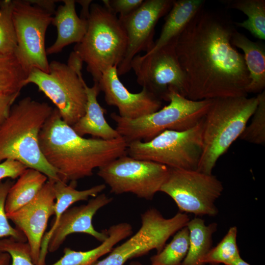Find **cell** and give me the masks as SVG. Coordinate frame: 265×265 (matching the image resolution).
<instances>
[{
	"label": "cell",
	"instance_id": "obj_1",
	"mask_svg": "<svg viewBox=\"0 0 265 265\" xmlns=\"http://www.w3.org/2000/svg\"><path fill=\"white\" fill-rule=\"evenodd\" d=\"M227 13L202 7L177 38L186 98L193 101L247 96L249 72L231 43L235 25Z\"/></svg>",
	"mask_w": 265,
	"mask_h": 265
},
{
	"label": "cell",
	"instance_id": "obj_2",
	"mask_svg": "<svg viewBox=\"0 0 265 265\" xmlns=\"http://www.w3.org/2000/svg\"><path fill=\"white\" fill-rule=\"evenodd\" d=\"M40 150L65 183L91 176L93 170L127 154V142L121 136L112 140L86 138L62 119L55 108L39 135Z\"/></svg>",
	"mask_w": 265,
	"mask_h": 265
},
{
	"label": "cell",
	"instance_id": "obj_3",
	"mask_svg": "<svg viewBox=\"0 0 265 265\" xmlns=\"http://www.w3.org/2000/svg\"><path fill=\"white\" fill-rule=\"evenodd\" d=\"M53 109L48 103L30 97L12 106L8 117L0 124V162L18 161L49 180H60L56 170L44 158L39 142L40 132Z\"/></svg>",
	"mask_w": 265,
	"mask_h": 265
},
{
	"label": "cell",
	"instance_id": "obj_4",
	"mask_svg": "<svg viewBox=\"0 0 265 265\" xmlns=\"http://www.w3.org/2000/svg\"><path fill=\"white\" fill-rule=\"evenodd\" d=\"M256 97L213 99L203 118V150L197 170L208 174L239 137L258 105Z\"/></svg>",
	"mask_w": 265,
	"mask_h": 265
},
{
	"label": "cell",
	"instance_id": "obj_5",
	"mask_svg": "<svg viewBox=\"0 0 265 265\" xmlns=\"http://www.w3.org/2000/svg\"><path fill=\"white\" fill-rule=\"evenodd\" d=\"M126 31L116 15L104 6H90L87 31L74 51L86 64L94 83L103 73L122 62L127 48Z\"/></svg>",
	"mask_w": 265,
	"mask_h": 265
},
{
	"label": "cell",
	"instance_id": "obj_6",
	"mask_svg": "<svg viewBox=\"0 0 265 265\" xmlns=\"http://www.w3.org/2000/svg\"><path fill=\"white\" fill-rule=\"evenodd\" d=\"M212 100L193 101L171 91L169 104L157 111L135 119L122 117L113 112L116 130L127 144L132 141L146 142L166 130L184 131L200 123L208 111Z\"/></svg>",
	"mask_w": 265,
	"mask_h": 265
},
{
	"label": "cell",
	"instance_id": "obj_7",
	"mask_svg": "<svg viewBox=\"0 0 265 265\" xmlns=\"http://www.w3.org/2000/svg\"><path fill=\"white\" fill-rule=\"evenodd\" d=\"M83 61L77 56L67 64L53 60L49 72L31 69L25 81L36 85L56 106L63 121L71 127L84 114L87 96L82 75Z\"/></svg>",
	"mask_w": 265,
	"mask_h": 265
},
{
	"label": "cell",
	"instance_id": "obj_8",
	"mask_svg": "<svg viewBox=\"0 0 265 265\" xmlns=\"http://www.w3.org/2000/svg\"><path fill=\"white\" fill-rule=\"evenodd\" d=\"M203 119L187 130H166L150 141L131 142L127 155L169 168L197 170L203 150Z\"/></svg>",
	"mask_w": 265,
	"mask_h": 265
},
{
	"label": "cell",
	"instance_id": "obj_9",
	"mask_svg": "<svg viewBox=\"0 0 265 265\" xmlns=\"http://www.w3.org/2000/svg\"><path fill=\"white\" fill-rule=\"evenodd\" d=\"M13 2L12 19L17 41L14 55L27 74L33 68L49 72L45 36L53 14L28 0Z\"/></svg>",
	"mask_w": 265,
	"mask_h": 265
},
{
	"label": "cell",
	"instance_id": "obj_10",
	"mask_svg": "<svg viewBox=\"0 0 265 265\" xmlns=\"http://www.w3.org/2000/svg\"><path fill=\"white\" fill-rule=\"evenodd\" d=\"M169 168L159 191L174 201L180 212L198 216L217 215L218 210L215 203L224 187L215 176L197 170Z\"/></svg>",
	"mask_w": 265,
	"mask_h": 265
},
{
	"label": "cell",
	"instance_id": "obj_11",
	"mask_svg": "<svg viewBox=\"0 0 265 265\" xmlns=\"http://www.w3.org/2000/svg\"><path fill=\"white\" fill-rule=\"evenodd\" d=\"M169 167L124 155L99 168L97 175L115 194L130 193L151 200L166 180Z\"/></svg>",
	"mask_w": 265,
	"mask_h": 265
},
{
	"label": "cell",
	"instance_id": "obj_12",
	"mask_svg": "<svg viewBox=\"0 0 265 265\" xmlns=\"http://www.w3.org/2000/svg\"><path fill=\"white\" fill-rule=\"evenodd\" d=\"M141 226L134 235L92 265H124L129 259L144 255L153 249L159 253L169 238L186 226L190 218L181 212L166 218L157 209L151 208L141 214Z\"/></svg>",
	"mask_w": 265,
	"mask_h": 265
},
{
	"label": "cell",
	"instance_id": "obj_13",
	"mask_svg": "<svg viewBox=\"0 0 265 265\" xmlns=\"http://www.w3.org/2000/svg\"><path fill=\"white\" fill-rule=\"evenodd\" d=\"M176 39L152 53L136 55L131 63L138 84L160 100L168 101L171 91L186 96V77L175 50Z\"/></svg>",
	"mask_w": 265,
	"mask_h": 265
},
{
	"label": "cell",
	"instance_id": "obj_14",
	"mask_svg": "<svg viewBox=\"0 0 265 265\" xmlns=\"http://www.w3.org/2000/svg\"><path fill=\"white\" fill-rule=\"evenodd\" d=\"M175 0H145L130 14L118 18L127 36V48L117 67L118 76L129 72L132 59L142 51L149 52L155 42V28L159 20L171 9Z\"/></svg>",
	"mask_w": 265,
	"mask_h": 265
},
{
	"label": "cell",
	"instance_id": "obj_15",
	"mask_svg": "<svg viewBox=\"0 0 265 265\" xmlns=\"http://www.w3.org/2000/svg\"><path fill=\"white\" fill-rule=\"evenodd\" d=\"M54 181L48 179L35 197L18 210L7 214L8 219L26 238L33 263L37 265L48 220L54 215Z\"/></svg>",
	"mask_w": 265,
	"mask_h": 265
},
{
	"label": "cell",
	"instance_id": "obj_16",
	"mask_svg": "<svg viewBox=\"0 0 265 265\" xmlns=\"http://www.w3.org/2000/svg\"><path fill=\"white\" fill-rule=\"evenodd\" d=\"M97 83L107 105L117 107L122 117L137 118L161 107V100L145 88L138 93L130 92L119 80L116 66L106 70Z\"/></svg>",
	"mask_w": 265,
	"mask_h": 265
},
{
	"label": "cell",
	"instance_id": "obj_17",
	"mask_svg": "<svg viewBox=\"0 0 265 265\" xmlns=\"http://www.w3.org/2000/svg\"><path fill=\"white\" fill-rule=\"evenodd\" d=\"M112 200V198L101 193L90 199L86 204L67 209L60 217L50 237L48 251L52 253L57 250L66 238L74 233L89 235L101 242L105 240L108 237L107 231H97L92 220L96 212Z\"/></svg>",
	"mask_w": 265,
	"mask_h": 265
},
{
	"label": "cell",
	"instance_id": "obj_18",
	"mask_svg": "<svg viewBox=\"0 0 265 265\" xmlns=\"http://www.w3.org/2000/svg\"><path fill=\"white\" fill-rule=\"evenodd\" d=\"M55 11L52 24L57 29L55 42L46 49L47 54L60 52L66 46L72 43H78L87 31L88 19L78 16L75 8L76 1L63 0Z\"/></svg>",
	"mask_w": 265,
	"mask_h": 265
},
{
	"label": "cell",
	"instance_id": "obj_19",
	"mask_svg": "<svg viewBox=\"0 0 265 265\" xmlns=\"http://www.w3.org/2000/svg\"><path fill=\"white\" fill-rule=\"evenodd\" d=\"M84 87L87 96V103L84 115L72 127L79 135L83 137L90 134L94 138L104 140H112L120 136L115 129L107 122L104 114L106 111L99 104L98 96L100 92L97 83L92 87Z\"/></svg>",
	"mask_w": 265,
	"mask_h": 265
},
{
	"label": "cell",
	"instance_id": "obj_20",
	"mask_svg": "<svg viewBox=\"0 0 265 265\" xmlns=\"http://www.w3.org/2000/svg\"><path fill=\"white\" fill-rule=\"evenodd\" d=\"M77 183H70L69 185L59 180L54 182L53 189L55 197L54 206V220L50 230L45 234L42 239L40 253L37 265H45L48 246L50 237L55 229L63 213L74 203L80 201H86L90 197H94L106 188L105 184L93 186L89 188L79 190L76 189Z\"/></svg>",
	"mask_w": 265,
	"mask_h": 265
},
{
	"label": "cell",
	"instance_id": "obj_21",
	"mask_svg": "<svg viewBox=\"0 0 265 265\" xmlns=\"http://www.w3.org/2000/svg\"><path fill=\"white\" fill-rule=\"evenodd\" d=\"M106 231L108 237L100 245L84 251L66 247L63 256L50 265H92L100 257L109 253L117 243L132 235V227L127 222H121L110 226Z\"/></svg>",
	"mask_w": 265,
	"mask_h": 265
},
{
	"label": "cell",
	"instance_id": "obj_22",
	"mask_svg": "<svg viewBox=\"0 0 265 265\" xmlns=\"http://www.w3.org/2000/svg\"><path fill=\"white\" fill-rule=\"evenodd\" d=\"M231 43L243 52V57L249 72L250 83L247 93H261L265 87V46L258 41L253 42L245 35L234 30Z\"/></svg>",
	"mask_w": 265,
	"mask_h": 265
},
{
	"label": "cell",
	"instance_id": "obj_23",
	"mask_svg": "<svg viewBox=\"0 0 265 265\" xmlns=\"http://www.w3.org/2000/svg\"><path fill=\"white\" fill-rule=\"evenodd\" d=\"M204 0H174L166 15L159 38L152 49L145 54L152 53L175 40L198 11L204 6Z\"/></svg>",
	"mask_w": 265,
	"mask_h": 265
},
{
	"label": "cell",
	"instance_id": "obj_24",
	"mask_svg": "<svg viewBox=\"0 0 265 265\" xmlns=\"http://www.w3.org/2000/svg\"><path fill=\"white\" fill-rule=\"evenodd\" d=\"M48 180V177L40 171L26 168L8 191L5 205L6 213H12L30 202Z\"/></svg>",
	"mask_w": 265,
	"mask_h": 265
},
{
	"label": "cell",
	"instance_id": "obj_25",
	"mask_svg": "<svg viewBox=\"0 0 265 265\" xmlns=\"http://www.w3.org/2000/svg\"><path fill=\"white\" fill-rule=\"evenodd\" d=\"M189 247L181 265H202L200 261L212 248V237L217 227L216 223L206 225L205 221L195 217L187 222Z\"/></svg>",
	"mask_w": 265,
	"mask_h": 265
},
{
	"label": "cell",
	"instance_id": "obj_26",
	"mask_svg": "<svg viewBox=\"0 0 265 265\" xmlns=\"http://www.w3.org/2000/svg\"><path fill=\"white\" fill-rule=\"evenodd\" d=\"M227 8L238 10L247 16L242 22H234L235 26L248 30L254 37L265 40V0H221Z\"/></svg>",
	"mask_w": 265,
	"mask_h": 265
},
{
	"label": "cell",
	"instance_id": "obj_27",
	"mask_svg": "<svg viewBox=\"0 0 265 265\" xmlns=\"http://www.w3.org/2000/svg\"><path fill=\"white\" fill-rule=\"evenodd\" d=\"M27 75L14 54H0V94L20 93Z\"/></svg>",
	"mask_w": 265,
	"mask_h": 265
},
{
	"label": "cell",
	"instance_id": "obj_28",
	"mask_svg": "<svg viewBox=\"0 0 265 265\" xmlns=\"http://www.w3.org/2000/svg\"><path fill=\"white\" fill-rule=\"evenodd\" d=\"M189 247V231L186 226L178 231L163 249L150 258V265H181Z\"/></svg>",
	"mask_w": 265,
	"mask_h": 265
},
{
	"label": "cell",
	"instance_id": "obj_29",
	"mask_svg": "<svg viewBox=\"0 0 265 265\" xmlns=\"http://www.w3.org/2000/svg\"><path fill=\"white\" fill-rule=\"evenodd\" d=\"M237 233L236 226L230 227L221 241L209 251L201 260L200 263L202 265H230L233 261L241 257L237 243Z\"/></svg>",
	"mask_w": 265,
	"mask_h": 265
},
{
	"label": "cell",
	"instance_id": "obj_30",
	"mask_svg": "<svg viewBox=\"0 0 265 265\" xmlns=\"http://www.w3.org/2000/svg\"><path fill=\"white\" fill-rule=\"evenodd\" d=\"M13 5V0H0V54H14L17 48V37L12 19Z\"/></svg>",
	"mask_w": 265,
	"mask_h": 265
},
{
	"label": "cell",
	"instance_id": "obj_31",
	"mask_svg": "<svg viewBox=\"0 0 265 265\" xmlns=\"http://www.w3.org/2000/svg\"><path fill=\"white\" fill-rule=\"evenodd\" d=\"M258 105L251 123L245 127L240 139L257 145L265 143V91L258 94Z\"/></svg>",
	"mask_w": 265,
	"mask_h": 265
},
{
	"label": "cell",
	"instance_id": "obj_32",
	"mask_svg": "<svg viewBox=\"0 0 265 265\" xmlns=\"http://www.w3.org/2000/svg\"><path fill=\"white\" fill-rule=\"evenodd\" d=\"M0 252L9 254L12 261L10 265H35L32 261L30 247L26 242L11 238L0 239Z\"/></svg>",
	"mask_w": 265,
	"mask_h": 265
},
{
	"label": "cell",
	"instance_id": "obj_33",
	"mask_svg": "<svg viewBox=\"0 0 265 265\" xmlns=\"http://www.w3.org/2000/svg\"><path fill=\"white\" fill-rule=\"evenodd\" d=\"M13 184L14 182L9 179L3 182H0V239L8 237L26 242V239L24 234L10 224L5 211L6 197Z\"/></svg>",
	"mask_w": 265,
	"mask_h": 265
},
{
	"label": "cell",
	"instance_id": "obj_34",
	"mask_svg": "<svg viewBox=\"0 0 265 265\" xmlns=\"http://www.w3.org/2000/svg\"><path fill=\"white\" fill-rule=\"evenodd\" d=\"M104 6L112 13L119 14L118 18L125 17L139 7L144 0H104Z\"/></svg>",
	"mask_w": 265,
	"mask_h": 265
},
{
	"label": "cell",
	"instance_id": "obj_35",
	"mask_svg": "<svg viewBox=\"0 0 265 265\" xmlns=\"http://www.w3.org/2000/svg\"><path fill=\"white\" fill-rule=\"evenodd\" d=\"M27 167L22 163L12 159L0 162V182L3 179H15L18 178Z\"/></svg>",
	"mask_w": 265,
	"mask_h": 265
},
{
	"label": "cell",
	"instance_id": "obj_36",
	"mask_svg": "<svg viewBox=\"0 0 265 265\" xmlns=\"http://www.w3.org/2000/svg\"><path fill=\"white\" fill-rule=\"evenodd\" d=\"M20 93L12 94H0V124L8 117L10 109Z\"/></svg>",
	"mask_w": 265,
	"mask_h": 265
},
{
	"label": "cell",
	"instance_id": "obj_37",
	"mask_svg": "<svg viewBox=\"0 0 265 265\" xmlns=\"http://www.w3.org/2000/svg\"><path fill=\"white\" fill-rule=\"evenodd\" d=\"M32 4L37 5L54 14L55 13V3L57 0H28Z\"/></svg>",
	"mask_w": 265,
	"mask_h": 265
},
{
	"label": "cell",
	"instance_id": "obj_38",
	"mask_svg": "<svg viewBox=\"0 0 265 265\" xmlns=\"http://www.w3.org/2000/svg\"><path fill=\"white\" fill-rule=\"evenodd\" d=\"M11 259L9 254L5 252H0V265H9Z\"/></svg>",
	"mask_w": 265,
	"mask_h": 265
},
{
	"label": "cell",
	"instance_id": "obj_39",
	"mask_svg": "<svg viewBox=\"0 0 265 265\" xmlns=\"http://www.w3.org/2000/svg\"><path fill=\"white\" fill-rule=\"evenodd\" d=\"M230 265H250L248 263L244 261L241 257L233 261Z\"/></svg>",
	"mask_w": 265,
	"mask_h": 265
},
{
	"label": "cell",
	"instance_id": "obj_40",
	"mask_svg": "<svg viewBox=\"0 0 265 265\" xmlns=\"http://www.w3.org/2000/svg\"><path fill=\"white\" fill-rule=\"evenodd\" d=\"M130 265H143L138 262H132L130 264Z\"/></svg>",
	"mask_w": 265,
	"mask_h": 265
},
{
	"label": "cell",
	"instance_id": "obj_41",
	"mask_svg": "<svg viewBox=\"0 0 265 265\" xmlns=\"http://www.w3.org/2000/svg\"><path fill=\"white\" fill-rule=\"evenodd\" d=\"M210 265H212V264H211Z\"/></svg>",
	"mask_w": 265,
	"mask_h": 265
},
{
	"label": "cell",
	"instance_id": "obj_42",
	"mask_svg": "<svg viewBox=\"0 0 265 265\" xmlns=\"http://www.w3.org/2000/svg\"></svg>",
	"mask_w": 265,
	"mask_h": 265
}]
</instances>
